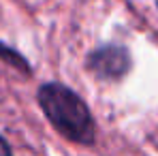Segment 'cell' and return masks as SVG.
<instances>
[{"mask_svg": "<svg viewBox=\"0 0 158 156\" xmlns=\"http://www.w3.org/2000/svg\"><path fill=\"white\" fill-rule=\"evenodd\" d=\"M39 103L56 130L77 143H92L94 122L85 103L60 83H45L39 90Z\"/></svg>", "mask_w": 158, "mask_h": 156, "instance_id": "obj_1", "label": "cell"}, {"mask_svg": "<svg viewBox=\"0 0 158 156\" xmlns=\"http://www.w3.org/2000/svg\"><path fill=\"white\" fill-rule=\"evenodd\" d=\"M131 60H128V53L120 47H105V49H98L94 52V56L90 58V66L101 75V77L113 79L120 77L126 73Z\"/></svg>", "mask_w": 158, "mask_h": 156, "instance_id": "obj_2", "label": "cell"}, {"mask_svg": "<svg viewBox=\"0 0 158 156\" xmlns=\"http://www.w3.org/2000/svg\"><path fill=\"white\" fill-rule=\"evenodd\" d=\"M9 152H11V148H9V145H6V141L0 137V154H9Z\"/></svg>", "mask_w": 158, "mask_h": 156, "instance_id": "obj_3", "label": "cell"}]
</instances>
